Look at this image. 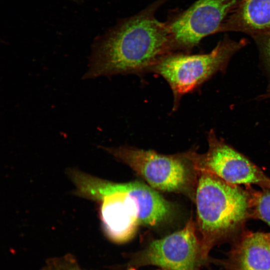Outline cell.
Returning a JSON list of instances; mask_svg holds the SVG:
<instances>
[{
  "mask_svg": "<svg viewBox=\"0 0 270 270\" xmlns=\"http://www.w3.org/2000/svg\"><path fill=\"white\" fill-rule=\"evenodd\" d=\"M164 1L159 0L122 20L97 40L82 79L152 72L164 56L174 52L166 22L155 17Z\"/></svg>",
  "mask_w": 270,
  "mask_h": 270,
  "instance_id": "cell-1",
  "label": "cell"
},
{
  "mask_svg": "<svg viewBox=\"0 0 270 270\" xmlns=\"http://www.w3.org/2000/svg\"><path fill=\"white\" fill-rule=\"evenodd\" d=\"M68 174L76 186V195L100 204L104 230L114 242L128 241L139 224L156 226L172 213L169 202L142 182H114L76 170Z\"/></svg>",
  "mask_w": 270,
  "mask_h": 270,
  "instance_id": "cell-2",
  "label": "cell"
},
{
  "mask_svg": "<svg viewBox=\"0 0 270 270\" xmlns=\"http://www.w3.org/2000/svg\"><path fill=\"white\" fill-rule=\"evenodd\" d=\"M195 202L202 254L206 260L214 246L234 240L250 218L247 190L211 174L198 172Z\"/></svg>",
  "mask_w": 270,
  "mask_h": 270,
  "instance_id": "cell-3",
  "label": "cell"
},
{
  "mask_svg": "<svg viewBox=\"0 0 270 270\" xmlns=\"http://www.w3.org/2000/svg\"><path fill=\"white\" fill-rule=\"evenodd\" d=\"M157 190L182 193L195 201L198 172L184 152L174 155L133 147H102Z\"/></svg>",
  "mask_w": 270,
  "mask_h": 270,
  "instance_id": "cell-4",
  "label": "cell"
},
{
  "mask_svg": "<svg viewBox=\"0 0 270 270\" xmlns=\"http://www.w3.org/2000/svg\"><path fill=\"white\" fill-rule=\"evenodd\" d=\"M246 43L244 39L236 41L226 36L208 54L172 52L164 56L152 72L162 76L170 86L174 98L173 108L176 109L184 94L224 68L232 56Z\"/></svg>",
  "mask_w": 270,
  "mask_h": 270,
  "instance_id": "cell-5",
  "label": "cell"
},
{
  "mask_svg": "<svg viewBox=\"0 0 270 270\" xmlns=\"http://www.w3.org/2000/svg\"><path fill=\"white\" fill-rule=\"evenodd\" d=\"M240 0H198L166 24L174 51L190 53L204 37L218 32Z\"/></svg>",
  "mask_w": 270,
  "mask_h": 270,
  "instance_id": "cell-6",
  "label": "cell"
},
{
  "mask_svg": "<svg viewBox=\"0 0 270 270\" xmlns=\"http://www.w3.org/2000/svg\"><path fill=\"white\" fill-rule=\"evenodd\" d=\"M208 140L206 152H184L198 172L211 174L233 184H254L270 188V178L244 156L218 138L212 130Z\"/></svg>",
  "mask_w": 270,
  "mask_h": 270,
  "instance_id": "cell-7",
  "label": "cell"
},
{
  "mask_svg": "<svg viewBox=\"0 0 270 270\" xmlns=\"http://www.w3.org/2000/svg\"><path fill=\"white\" fill-rule=\"evenodd\" d=\"M142 256L146 264L171 270H198L206 260L192 218L181 230L152 241Z\"/></svg>",
  "mask_w": 270,
  "mask_h": 270,
  "instance_id": "cell-8",
  "label": "cell"
},
{
  "mask_svg": "<svg viewBox=\"0 0 270 270\" xmlns=\"http://www.w3.org/2000/svg\"><path fill=\"white\" fill-rule=\"evenodd\" d=\"M222 264L227 270H270V232L244 231Z\"/></svg>",
  "mask_w": 270,
  "mask_h": 270,
  "instance_id": "cell-9",
  "label": "cell"
},
{
  "mask_svg": "<svg viewBox=\"0 0 270 270\" xmlns=\"http://www.w3.org/2000/svg\"><path fill=\"white\" fill-rule=\"evenodd\" d=\"M270 30V0H240L218 32H242L253 38Z\"/></svg>",
  "mask_w": 270,
  "mask_h": 270,
  "instance_id": "cell-10",
  "label": "cell"
},
{
  "mask_svg": "<svg viewBox=\"0 0 270 270\" xmlns=\"http://www.w3.org/2000/svg\"><path fill=\"white\" fill-rule=\"evenodd\" d=\"M250 196V218L261 220L270 227V188L256 190L248 188Z\"/></svg>",
  "mask_w": 270,
  "mask_h": 270,
  "instance_id": "cell-11",
  "label": "cell"
},
{
  "mask_svg": "<svg viewBox=\"0 0 270 270\" xmlns=\"http://www.w3.org/2000/svg\"><path fill=\"white\" fill-rule=\"evenodd\" d=\"M42 270H82L71 256L50 260Z\"/></svg>",
  "mask_w": 270,
  "mask_h": 270,
  "instance_id": "cell-12",
  "label": "cell"
},
{
  "mask_svg": "<svg viewBox=\"0 0 270 270\" xmlns=\"http://www.w3.org/2000/svg\"><path fill=\"white\" fill-rule=\"evenodd\" d=\"M254 39L261 46L264 54L270 62V30Z\"/></svg>",
  "mask_w": 270,
  "mask_h": 270,
  "instance_id": "cell-13",
  "label": "cell"
},
{
  "mask_svg": "<svg viewBox=\"0 0 270 270\" xmlns=\"http://www.w3.org/2000/svg\"><path fill=\"white\" fill-rule=\"evenodd\" d=\"M262 97L264 98H270V92H269L268 94H264V96H262Z\"/></svg>",
  "mask_w": 270,
  "mask_h": 270,
  "instance_id": "cell-14",
  "label": "cell"
},
{
  "mask_svg": "<svg viewBox=\"0 0 270 270\" xmlns=\"http://www.w3.org/2000/svg\"><path fill=\"white\" fill-rule=\"evenodd\" d=\"M128 270H136L134 268H130V269H129Z\"/></svg>",
  "mask_w": 270,
  "mask_h": 270,
  "instance_id": "cell-15",
  "label": "cell"
}]
</instances>
